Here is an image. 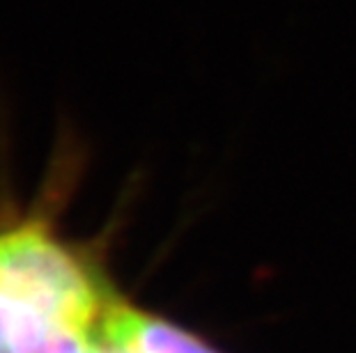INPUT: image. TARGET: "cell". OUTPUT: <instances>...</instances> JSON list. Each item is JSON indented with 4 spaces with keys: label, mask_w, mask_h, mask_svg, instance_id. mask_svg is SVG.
Instances as JSON below:
<instances>
[{
    "label": "cell",
    "mask_w": 356,
    "mask_h": 353,
    "mask_svg": "<svg viewBox=\"0 0 356 353\" xmlns=\"http://www.w3.org/2000/svg\"><path fill=\"white\" fill-rule=\"evenodd\" d=\"M113 296L51 227L0 232V353H37L58 337L99 333Z\"/></svg>",
    "instance_id": "obj_1"
},
{
    "label": "cell",
    "mask_w": 356,
    "mask_h": 353,
    "mask_svg": "<svg viewBox=\"0 0 356 353\" xmlns=\"http://www.w3.org/2000/svg\"><path fill=\"white\" fill-rule=\"evenodd\" d=\"M99 333L124 353H218L188 330L113 298Z\"/></svg>",
    "instance_id": "obj_2"
},
{
    "label": "cell",
    "mask_w": 356,
    "mask_h": 353,
    "mask_svg": "<svg viewBox=\"0 0 356 353\" xmlns=\"http://www.w3.org/2000/svg\"><path fill=\"white\" fill-rule=\"evenodd\" d=\"M42 353H124V351L113 347L111 342H106L102 333H95V335L65 337V340H58Z\"/></svg>",
    "instance_id": "obj_3"
}]
</instances>
